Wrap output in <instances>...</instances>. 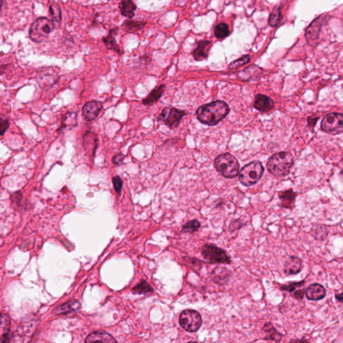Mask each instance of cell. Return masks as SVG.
<instances>
[{
  "label": "cell",
  "mask_w": 343,
  "mask_h": 343,
  "mask_svg": "<svg viewBox=\"0 0 343 343\" xmlns=\"http://www.w3.org/2000/svg\"><path fill=\"white\" fill-rule=\"evenodd\" d=\"M230 113V107L223 101L207 103L202 105L197 111V117L204 125H217Z\"/></svg>",
  "instance_id": "cell-1"
},
{
  "label": "cell",
  "mask_w": 343,
  "mask_h": 343,
  "mask_svg": "<svg viewBox=\"0 0 343 343\" xmlns=\"http://www.w3.org/2000/svg\"><path fill=\"white\" fill-rule=\"evenodd\" d=\"M294 164V158L289 151L274 154L268 159L266 167L275 177L289 175Z\"/></svg>",
  "instance_id": "cell-2"
},
{
  "label": "cell",
  "mask_w": 343,
  "mask_h": 343,
  "mask_svg": "<svg viewBox=\"0 0 343 343\" xmlns=\"http://www.w3.org/2000/svg\"><path fill=\"white\" fill-rule=\"evenodd\" d=\"M216 170L226 179H235L239 173V163L237 158L230 153H223L215 159Z\"/></svg>",
  "instance_id": "cell-3"
},
{
  "label": "cell",
  "mask_w": 343,
  "mask_h": 343,
  "mask_svg": "<svg viewBox=\"0 0 343 343\" xmlns=\"http://www.w3.org/2000/svg\"><path fill=\"white\" fill-rule=\"evenodd\" d=\"M264 171V167L260 161L251 162L245 165L239 172V182L245 186L255 185L262 178Z\"/></svg>",
  "instance_id": "cell-4"
},
{
  "label": "cell",
  "mask_w": 343,
  "mask_h": 343,
  "mask_svg": "<svg viewBox=\"0 0 343 343\" xmlns=\"http://www.w3.org/2000/svg\"><path fill=\"white\" fill-rule=\"evenodd\" d=\"M54 24L51 20L41 17L32 24L29 30L30 38L35 43H42L53 31Z\"/></svg>",
  "instance_id": "cell-5"
},
{
  "label": "cell",
  "mask_w": 343,
  "mask_h": 343,
  "mask_svg": "<svg viewBox=\"0 0 343 343\" xmlns=\"http://www.w3.org/2000/svg\"><path fill=\"white\" fill-rule=\"evenodd\" d=\"M202 256L211 264H230L232 259L226 251L213 243L205 244L202 247Z\"/></svg>",
  "instance_id": "cell-6"
},
{
  "label": "cell",
  "mask_w": 343,
  "mask_h": 343,
  "mask_svg": "<svg viewBox=\"0 0 343 343\" xmlns=\"http://www.w3.org/2000/svg\"><path fill=\"white\" fill-rule=\"evenodd\" d=\"M188 111L176 108L173 107H166L162 109L161 113L157 118L158 122H164L169 128L174 129L179 127L180 122L184 116L187 115Z\"/></svg>",
  "instance_id": "cell-7"
},
{
  "label": "cell",
  "mask_w": 343,
  "mask_h": 343,
  "mask_svg": "<svg viewBox=\"0 0 343 343\" xmlns=\"http://www.w3.org/2000/svg\"><path fill=\"white\" fill-rule=\"evenodd\" d=\"M180 326L189 333H195L199 331L201 327V314L194 310H185L180 314L179 318Z\"/></svg>",
  "instance_id": "cell-8"
},
{
  "label": "cell",
  "mask_w": 343,
  "mask_h": 343,
  "mask_svg": "<svg viewBox=\"0 0 343 343\" xmlns=\"http://www.w3.org/2000/svg\"><path fill=\"white\" fill-rule=\"evenodd\" d=\"M342 113H332L328 114L321 123V129L325 133L336 135L342 132Z\"/></svg>",
  "instance_id": "cell-9"
},
{
  "label": "cell",
  "mask_w": 343,
  "mask_h": 343,
  "mask_svg": "<svg viewBox=\"0 0 343 343\" xmlns=\"http://www.w3.org/2000/svg\"><path fill=\"white\" fill-rule=\"evenodd\" d=\"M36 320L26 321L20 325L14 336V343H30L35 331H36Z\"/></svg>",
  "instance_id": "cell-10"
},
{
  "label": "cell",
  "mask_w": 343,
  "mask_h": 343,
  "mask_svg": "<svg viewBox=\"0 0 343 343\" xmlns=\"http://www.w3.org/2000/svg\"><path fill=\"white\" fill-rule=\"evenodd\" d=\"M103 109V103L98 101L87 102L83 107V118L87 122H93L98 118Z\"/></svg>",
  "instance_id": "cell-11"
},
{
  "label": "cell",
  "mask_w": 343,
  "mask_h": 343,
  "mask_svg": "<svg viewBox=\"0 0 343 343\" xmlns=\"http://www.w3.org/2000/svg\"><path fill=\"white\" fill-rule=\"evenodd\" d=\"M325 17H326L323 16L318 17L307 28V31H306V37H307L308 42L311 45L316 44V41L319 39L321 27H322Z\"/></svg>",
  "instance_id": "cell-12"
},
{
  "label": "cell",
  "mask_w": 343,
  "mask_h": 343,
  "mask_svg": "<svg viewBox=\"0 0 343 343\" xmlns=\"http://www.w3.org/2000/svg\"><path fill=\"white\" fill-rule=\"evenodd\" d=\"M232 278V272L223 266H217L211 273V278L218 285H225L230 282Z\"/></svg>",
  "instance_id": "cell-13"
},
{
  "label": "cell",
  "mask_w": 343,
  "mask_h": 343,
  "mask_svg": "<svg viewBox=\"0 0 343 343\" xmlns=\"http://www.w3.org/2000/svg\"><path fill=\"white\" fill-rule=\"evenodd\" d=\"M302 260L300 257L290 256L283 266V273L287 276L298 274L302 270Z\"/></svg>",
  "instance_id": "cell-14"
},
{
  "label": "cell",
  "mask_w": 343,
  "mask_h": 343,
  "mask_svg": "<svg viewBox=\"0 0 343 343\" xmlns=\"http://www.w3.org/2000/svg\"><path fill=\"white\" fill-rule=\"evenodd\" d=\"M11 320L8 314H0V343H10Z\"/></svg>",
  "instance_id": "cell-15"
},
{
  "label": "cell",
  "mask_w": 343,
  "mask_h": 343,
  "mask_svg": "<svg viewBox=\"0 0 343 343\" xmlns=\"http://www.w3.org/2000/svg\"><path fill=\"white\" fill-rule=\"evenodd\" d=\"M326 289L319 283H313L309 285L305 290V295L309 300L318 301L322 300L326 296Z\"/></svg>",
  "instance_id": "cell-16"
},
{
  "label": "cell",
  "mask_w": 343,
  "mask_h": 343,
  "mask_svg": "<svg viewBox=\"0 0 343 343\" xmlns=\"http://www.w3.org/2000/svg\"><path fill=\"white\" fill-rule=\"evenodd\" d=\"M212 43L208 41H201L197 43V47L192 52L195 61H202L207 59Z\"/></svg>",
  "instance_id": "cell-17"
},
{
  "label": "cell",
  "mask_w": 343,
  "mask_h": 343,
  "mask_svg": "<svg viewBox=\"0 0 343 343\" xmlns=\"http://www.w3.org/2000/svg\"><path fill=\"white\" fill-rule=\"evenodd\" d=\"M254 107L258 111L265 113L274 108V102L269 97L262 94H258L255 99Z\"/></svg>",
  "instance_id": "cell-18"
},
{
  "label": "cell",
  "mask_w": 343,
  "mask_h": 343,
  "mask_svg": "<svg viewBox=\"0 0 343 343\" xmlns=\"http://www.w3.org/2000/svg\"><path fill=\"white\" fill-rule=\"evenodd\" d=\"M85 343H118V342L113 336L106 332L96 331L87 336Z\"/></svg>",
  "instance_id": "cell-19"
},
{
  "label": "cell",
  "mask_w": 343,
  "mask_h": 343,
  "mask_svg": "<svg viewBox=\"0 0 343 343\" xmlns=\"http://www.w3.org/2000/svg\"><path fill=\"white\" fill-rule=\"evenodd\" d=\"M279 199L281 201V206L285 208L291 209L294 207L297 194L292 188L281 191L278 193Z\"/></svg>",
  "instance_id": "cell-20"
},
{
  "label": "cell",
  "mask_w": 343,
  "mask_h": 343,
  "mask_svg": "<svg viewBox=\"0 0 343 343\" xmlns=\"http://www.w3.org/2000/svg\"><path fill=\"white\" fill-rule=\"evenodd\" d=\"M165 89H166V85L164 84L158 86V87L155 88L146 98L143 99V105H146V106H150V105L155 104L162 98V94L164 93Z\"/></svg>",
  "instance_id": "cell-21"
},
{
  "label": "cell",
  "mask_w": 343,
  "mask_h": 343,
  "mask_svg": "<svg viewBox=\"0 0 343 343\" xmlns=\"http://www.w3.org/2000/svg\"><path fill=\"white\" fill-rule=\"evenodd\" d=\"M118 28H114L110 30L108 35L103 37V42L107 49L113 50L118 54H121V48L116 41V35L118 34Z\"/></svg>",
  "instance_id": "cell-22"
},
{
  "label": "cell",
  "mask_w": 343,
  "mask_h": 343,
  "mask_svg": "<svg viewBox=\"0 0 343 343\" xmlns=\"http://www.w3.org/2000/svg\"><path fill=\"white\" fill-rule=\"evenodd\" d=\"M80 309L81 304L78 301L70 300L56 307L54 310L53 313L56 315H61V314H67L70 312L78 311Z\"/></svg>",
  "instance_id": "cell-23"
},
{
  "label": "cell",
  "mask_w": 343,
  "mask_h": 343,
  "mask_svg": "<svg viewBox=\"0 0 343 343\" xmlns=\"http://www.w3.org/2000/svg\"><path fill=\"white\" fill-rule=\"evenodd\" d=\"M119 8L122 16L128 17L129 19L133 18L137 10V6L131 0H124L121 2Z\"/></svg>",
  "instance_id": "cell-24"
},
{
  "label": "cell",
  "mask_w": 343,
  "mask_h": 343,
  "mask_svg": "<svg viewBox=\"0 0 343 343\" xmlns=\"http://www.w3.org/2000/svg\"><path fill=\"white\" fill-rule=\"evenodd\" d=\"M262 329L266 334L264 339L273 340V341L277 342H280L282 339V334L277 331L276 328L272 325L271 322L266 323L263 327Z\"/></svg>",
  "instance_id": "cell-25"
},
{
  "label": "cell",
  "mask_w": 343,
  "mask_h": 343,
  "mask_svg": "<svg viewBox=\"0 0 343 343\" xmlns=\"http://www.w3.org/2000/svg\"><path fill=\"white\" fill-rule=\"evenodd\" d=\"M146 22L136 21L127 20L123 24V28L127 32L133 33V34H138L142 32L145 26L146 25Z\"/></svg>",
  "instance_id": "cell-26"
},
{
  "label": "cell",
  "mask_w": 343,
  "mask_h": 343,
  "mask_svg": "<svg viewBox=\"0 0 343 343\" xmlns=\"http://www.w3.org/2000/svg\"><path fill=\"white\" fill-rule=\"evenodd\" d=\"M78 125V114L75 112H69L63 118L61 129L73 128Z\"/></svg>",
  "instance_id": "cell-27"
},
{
  "label": "cell",
  "mask_w": 343,
  "mask_h": 343,
  "mask_svg": "<svg viewBox=\"0 0 343 343\" xmlns=\"http://www.w3.org/2000/svg\"><path fill=\"white\" fill-rule=\"evenodd\" d=\"M328 230L326 227L322 225H316L315 227H312L311 231V235L317 240L323 241L328 236Z\"/></svg>",
  "instance_id": "cell-28"
},
{
  "label": "cell",
  "mask_w": 343,
  "mask_h": 343,
  "mask_svg": "<svg viewBox=\"0 0 343 343\" xmlns=\"http://www.w3.org/2000/svg\"><path fill=\"white\" fill-rule=\"evenodd\" d=\"M215 36L218 39H224L230 36V30L227 24L221 23L215 27Z\"/></svg>",
  "instance_id": "cell-29"
},
{
  "label": "cell",
  "mask_w": 343,
  "mask_h": 343,
  "mask_svg": "<svg viewBox=\"0 0 343 343\" xmlns=\"http://www.w3.org/2000/svg\"><path fill=\"white\" fill-rule=\"evenodd\" d=\"M201 226V224L198 220H192L182 226V232L184 234H193L198 232Z\"/></svg>",
  "instance_id": "cell-30"
},
{
  "label": "cell",
  "mask_w": 343,
  "mask_h": 343,
  "mask_svg": "<svg viewBox=\"0 0 343 343\" xmlns=\"http://www.w3.org/2000/svg\"><path fill=\"white\" fill-rule=\"evenodd\" d=\"M304 280L291 281V282L288 283L287 284H280L279 285V288H280L281 290H283V291L293 292L303 287L304 285Z\"/></svg>",
  "instance_id": "cell-31"
},
{
  "label": "cell",
  "mask_w": 343,
  "mask_h": 343,
  "mask_svg": "<svg viewBox=\"0 0 343 343\" xmlns=\"http://www.w3.org/2000/svg\"><path fill=\"white\" fill-rule=\"evenodd\" d=\"M281 18H282V16H281V7L280 6H277L270 14V25L276 27L280 23Z\"/></svg>",
  "instance_id": "cell-32"
},
{
  "label": "cell",
  "mask_w": 343,
  "mask_h": 343,
  "mask_svg": "<svg viewBox=\"0 0 343 343\" xmlns=\"http://www.w3.org/2000/svg\"><path fill=\"white\" fill-rule=\"evenodd\" d=\"M50 14L51 16L52 23L55 24H60L61 21V10L58 4L53 3L50 6Z\"/></svg>",
  "instance_id": "cell-33"
},
{
  "label": "cell",
  "mask_w": 343,
  "mask_h": 343,
  "mask_svg": "<svg viewBox=\"0 0 343 343\" xmlns=\"http://www.w3.org/2000/svg\"><path fill=\"white\" fill-rule=\"evenodd\" d=\"M153 289L151 285L146 281H142L139 284L133 289L134 293L138 294H147L153 292Z\"/></svg>",
  "instance_id": "cell-34"
},
{
  "label": "cell",
  "mask_w": 343,
  "mask_h": 343,
  "mask_svg": "<svg viewBox=\"0 0 343 343\" xmlns=\"http://www.w3.org/2000/svg\"><path fill=\"white\" fill-rule=\"evenodd\" d=\"M250 61V55H244L243 56L241 57V58L237 59V61H235L234 62L231 63L230 65V69L234 70L238 69V68L242 67V66L249 63Z\"/></svg>",
  "instance_id": "cell-35"
},
{
  "label": "cell",
  "mask_w": 343,
  "mask_h": 343,
  "mask_svg": "<svg viewBox=\"0 0 343 343\" xmlns=\"http://www.w3.org/2000/svg\"><path fill=\"white\" fill-rule=\"evenodd\" d=\"M112 182H113V187L115 189L116 192L118 195H121L122 193L123 181L122 179L119 176H116L112 179Z\"/></svg>",
  "instance_id": "cell-36"
},
{
  "label": "cell",
  "mask_w": 343,
  "mask_h": 343,
  "mask_svg": "<svg viewBox=\"0 0 343 343\" xmlns=\"http://www.w3.org/2000/svg\"><path fill=\"white\" fill-rule=\"evenodd\" d=\"M244 225H245V223H242L239 220H235V221L231 223L230 226H228V230L231 233H234L235 231L240 230L242 226Z\"/></svg>",
  "instance_id": "cell-37"
},
{
  "label": "cell",
  "mask_w": 343,
  "mask_h": 343,
  "mask_svg": "<svg viewBox=\"0 0 343 343\" xmlns=\"http://www.w3.org/2000/svg\"><path fill=\"white\" fill-rule=\"evenodd\" d=\"M10 127V123L7 120L0 118V136H4Z\"/></svg>",
  "instance_id": "cell-38"
},
{
  "label": "cell",
  "mask_w": 343,
  "mask_h": 343,
  "mask_svg": "<svg viewBox=\"0 0 343 343\" xmlns=\"http://www.w3.org/2000/svg\"><path fill=\"white\" fill-rule=\"evenodd\" d=\"M125 156L122 154H118V155L114 156L113 161V163L117 165H120L124 161Z\"/></svg>",
  "instance_id": "cell-39"
},
{
  "label": "cell",
  "mask_w": 343,
  "mask_h": 343,
  "mask_svg": "<svg viewBox=\"0 0 343 343\" xmlns=\"http://www.w3.org/2000/svg\"><path fill=\"white\" fill-rule=\"evenodd\" d=\"M304 294H305L304 290L298 289L296 290L295 292H294V295L296 299H298V300H301V299H302L303 297H304Z\"/></svg>",
  "instance_id": "cell-40"
},
{
  "label": "cell",
  "mask_w": 343,
  "mask_h": 343,
  "mask_svg": "<svg viewBox=\"0 0 343 343\" xmlns=\"http://www.w3.org/2000/svg\"><path fill=\"white\" fill-rule=\"evenodd\" d=\"M289 343H309L307 340H304V342H302V340H292L291 342Z\"/></svg>",
  "instance_id": "cell-41"
},
{
  "label": "cell",
  "mask_w": 343,
  "mask_h": 343,
  "mask_svg": "<svg viewBox=\"0 0 343 343\" xmlns=\"http://www.w3.org/2000/svg\"><path fill=\"white\" fill-rule=\"evenodd\" d=\"M336 299L338 301V302H342V294H338L336 295Z\"/></svg>",
  "instance_id": "cell-42"
},
{
  "label": "cell",
  "mask_w": 343,
  "mask_h": 343,
  "mask_svg": "<svg viewBox=\"0 0 343 343\" xmlns=\"http://www.w3.org/2000/svg\"><path fill=\"white\" fill-rule=\"evenodd\" d=\"M4 2L3 1H0V12H1V9L2 7V5H3Z\"/></svg>",
  "instance_id": "cell-43"
},
{
  "label": "cell",
  "mask_w": 343,
  "mask_h": 343,
  "mask_svg": "<svg viewBox=\"0 0 343 343\" xmlns=\"http://www.w3.org/2000/svg\"><path fill=\"white\" fill-rule=\"evenodd\" d=\"M188 343H198V342H193V341H192V342H188Z\"/></svg>",
  "instance_id": "cell-44"
}]
</instances>
